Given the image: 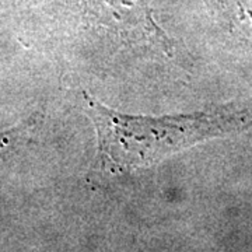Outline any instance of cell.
I'll return each mask as SVG.
<instances>
[{
    "instance_id": "obj_1",
    "label": "cell",
    "mask_w": 252,
    "mask_h": 252,
    "mask_svg": "<svg viewBox=\"0 0 252 252\" xmlns=\"http://www.w3.org/2000/svg\"><path fill=\"white\" fill-rule=\"evenodd\" d=\"M86 102L97 132L98 161L111 174L149 167L203 140L252 126V105L154 118L118 112L90 95Z\"/></svg>"
},
{
    "instance_id": "obj_2",
    "label": "cell",
    "mask_w": 252,
    "mask_h": 252,
    "mask_svg": "<svg viewBox=\"0 0 252 252\" xmlns=\"http://www.w3.org/2000/svg\"><path fill=\"white\" fill-rule=\"evenodd\" d=\"M83 17L99 31L122 41L160 48L172 54L167 34L154 21L147 0H77Z\"/></svg>"
},
{
    "instance_id": "obj_3",
    "label": "cell",
    "mask_w": 252,
    "mask_h": 252,
    "mask_svg": "<svg viewBox=\"0 0 252 252\" xmlns=\"http://www.w3.org/2000/svg\"><path fill=\"white\" fill-rule=\"evenodd\" d=\"M18 132H20V129L11 130V132H7V133H0V154L6 150V147L11 146L17 140Z\"/></svg>"
}]
</instances>
